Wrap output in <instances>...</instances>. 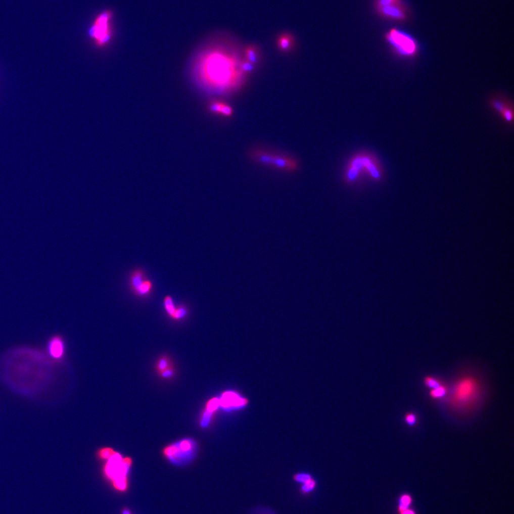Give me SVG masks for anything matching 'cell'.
<instances>
[{
    "label": "cell",
    "mask_w": 514,
    "mask_h": 514,
    "mask_svg": "<svg viewBox=\"0 0 514 514\" xmlns=\"http://www.w3.org/2000/svg\"><path fill=\"white\" fill-rule=\"evenodd\" d=\"M115 451L113 449H110V448L105 447L102 448V449L99 450L97 455L99 458H102V459L108 460L112 455L114 454Z\"/></svg>",
    "instance_id": "cell-23"
},
{
    "label": "cell",
    "mask_w": 514,
    "mask_h": 514,
    "mask_svg": "<svg viewBox=\"0 0 514 514\" xmlns=\"http://www.w3.org/2000/svg\"><path fill=\"white\" fill-rule=\"evenodd\" d=\"M477 392V384L473 379L465 378L460 381L455 387L454 400L457 403L464 404L474 397Z\"/></svg>",
    "instance_id": "cell-7"
},
{
    "label": "cell",
    "mask_w": 514,
    "mask_h": 514,
    "mask_svg": "<svg viewBox=\"0 0 514 514\" xmlns=\"http://www.w3.org/2000/svg\"><path fill=\"white\" fill-rule=\"evenodd\" d=\"M112 14L110 11H104L99 14L90 27V38L99 48L107 46L112 39Z\"/></svg>",
    "instance_id": "cell-3"
},
{
    "label": "cell",
    "mask_w": 514,
    "mask_h": 514,
    "mask_svg": "<svg viewBox=\"0 0 514 514\" xmlns=\"http://www.w3.org/2000/svg\"><path fill=\"white\" fill-rule=\"evenodd\" d=\"M65 341L61 336H53L50 339L48 344V352L53 360L62 361L65 356Z\"/></svg>",
    "instance_id": "cell-9"
},
{
    "label": "cell",
    "mask_w": 514,
    "mask_h": 514,
    "mask_svg": "<svg viewBox=\"0 0 514 514\" xmlns=\"http://www.w3.org/2000/svg\"><path fill=\"white\" fill-rule=\"evenodd\" d=\"M249 155L252 160L257 163L273 167L288 172L297 171L299 166L298 161L290 156L267 150L257 149L252 150Z\"/></svg>",
    "instance_id": "cell-2"
},
{
    "label": "cell",
    "mask_w": 514,
    "mask_h": 514,
    "mask_svg": "<svg viewBox=\"0 0 514 514\" xmlns=\"http://www.w3.org/2000/svg\"><path fill=\"white\" fill-rule=\"evenodd\" d=\"M447 389L446 387L444 385L439 386V387L436 388V389H432L430 392V396H432L433 399H439V398L443 397L446 394Z\"/></svg>",
    "instance_id": "cell-20"
},
{
    "label": "cell",
    "mask_w": 514,
    "mask_h": 514,
    "mask_svg": "<svg viewBox=\"0 0 514 514\" xmlns=\"http://www.w3.org/2000/svg\"><path fill=\"white\" fill-rule=\"evenodd\" d=\"M249 514H276V513L269 507L259 506L251 510Z\"/></svg>",
    "instance_id": "cell-22"
},
{
    "label": "cell",
    "mask_w": 514,
    "mask_h": 514,
    "mask_svg": "<svg viewBox=\"0 0 514 514\" xmlns=\"http://www.w3.org/2000/svg\"><path fill=\"white\" fill-rule=\"evenodd\" d=\"M386 39L400 55L412 56L416 53V41L403 31L396 28L390 29L386 34Z\"/></svg>",
    "instance_id": "cell-4"
},
{
    "label": "cell",
    "mask_w": 514,
    "mask_h": 514,
    "mask_svg": "<svg viewBox=\"0 0 514 514\" xmlns=\"http://www.w3.org/2000/svg\"><path fill=\"white\" fill-rule=\"evenodd\" d=\"M401 514H415V513L414 511H413V510L409 509V508H408V509L405 510H404V511L401 512Z\"/></svg>",
    "instance_id": "cell-28"
},
{
    "label": "cell",
    "mask_w": 514,
    "mask_h": 514,
    "mask_svg": "<svg viewBox=\"0 0 514 514\" xmlns=\"http://www.w3.org/2000/svg\"><path fill=\"white\" fill-rule=\"evenodd\" d=\"M425 384L427 385V387L431 388L432 389H436V388L439 387V386L441 385L439 380L431 377H427V378H425Z\"/></svg>",
    "instance_id": "cell-25"
},
{
    "label": "cell",
    "mask_w": 514,
    "mask_h": 514,
    "mask_svg": "<svg viewBox=\"0 0 514 514\" xmlns=\"http://www.w3.org/2000/svg\"><path fill=\"white\" fill-rule=\"evenodd\" d=\"M411 497L408 495H403L399 500V510L401 512L404 511L405 510H407L409 508L411 504Z\"/></svg>",
    "instance_id": "cell-19"
},
{
    "label": "cell",
    "mask_w": 514,
    "mask_h": 514,
    "mask_svg": "<svg viewBox=\"0 0 514 514\" xmlns=\"http://www.w3.org/2000/svg\"><path fill=\"white\" fill-rule=\"evenodd\" d=\"M256 65L254 64L251 63L250 62L247 61V60H244V61L240 62V69L241 70L242 73L248 74L253 72L255 70Z\"/></svg>",
    "instance_id": "cell-21"
},
{
    "label": "cell",
    "mask_w": 514,
    "mask_h": 514,
    "mask_svg": "<svg viewBox=\"0 0 514 514\" xmlns=\"http://www.w3.org/2000/svg\"><path fill=\"white\" fill-rule=\"evenodd\" d=\"M278 49L284 53H288L293 49L294 39L290 34H283L279 36L277 40Z\"/></svg>",
    "instance_id": "cell-12"
},
{
    "label": "cell",
    "mask_w": 514,
    "mask_h": 514,
    "mask_svg": "<svg viewBox=\"0 0 514 514\" xmlns=\"http://www.w3.org/2000/svg\"><path fill=\"white\" fill-rule=\"evenodd\" d=\"M363 167L372 174L375 177H379V173L371 161L366 156L358 155L351 159V162L348 164L347 171H346V178L348 181H354L359 175L360 171Z\"/></svg>",
    "instance_id": "cell-6"
},
{
    "label": "cell",
    "mask_w": 514,
    "mask_h": 514,
    "mask_svg": "<svg viewBox=\"0 0 514 514\" xmlns=\"http://www.w3.org/2000/svg\"><path fill=\"white\" fill-rule=\"evenodd\" d=\"M219 404V399H214L209 401L208 404H207V411L204 413L203 420H202V425L203 426L207 425L208 424L209 419H210L211 415H212L213 411H215Z\"/></svg>",
    "instance_id": "cell-14"
},
{
    "label": "cell",
    "mask_w": 514,
    "mask_h": 514,
    "mask_svg": "<svg viewBox=\"0 0 514 514\" xmlns=\"http://www.w3.org/2000/svg\"><path fill=\"white\" fill-rule=\"evenodd\" d=\"M246 60L257 65L260 60V51L257 46L250 45L247 46L245 51Z\"/></svg>",
    "instance_id": "cell-13"
},
{
    "label": "cell",
    "mask_w": 514,
    "mask_h": 514,
    "mask_svg": "<svg viewBox=\"0 0 514 514\" xmlns=\"http://www.w3.org/2000/svg\"><path fill=\"white\" fill-rule=\"evenodd\" d=\"M164 307L168 316L172 318L174 312H175L176 306L174 304V300H173L172 297L171 296H166L164 297Z\"/></svg>",
    "instance_id": "cell-15"
},
{
    "label": "cell",
    "mask_w": 514,
    "mask_h": 514,
    "mask_svg": "<svg viewBox=\"0 0 514 514\" xmlns=\"http://www.w3.org/2000/svg\"><path fill=\"white\" fill-rule=\"evenodd\" d=\"M188 314L189 309L188 306L184 305V304H180V305L176 306L175 312H174V316L171 318L176 320V321H179V320L184 319L185 317H186Z\"/></svg>",
    "instance_id": "cell-16"
},
{
    "label": "cell",
    "mask_w": 514,
    "mask_h": 514,
    "mask_svg": "<svg viewBox=\"0 0 514 514\" xmlns=\"http://www.w3.org/2000/svg\"><path fill=\"white\" fill-rule=\"evenodd\" d=\"M129 286L131 292L140 298L150 297L153 292V283L147 278L146 273L142 269L134 270L129 275Z\"/></svg>",
    "instance_id": "cell-5"
},
{
    "label": "cell",
    "mask_w": 514,
    "mask_h": 514,
    "mask_svg": "<svg viewBox=\"0 0 514 514\" xmlns=\"http://www.w3.org/2000/svg\"><path fill=\"white\" fill-rule=\"evenodd\" d=\"M381 16L389 20L404 22L407 18V12L401 1L377 8Z\"/></svg>",
    "instance_id": "cell-8"
},
{
    "label": "cell",
    "mask_w": 514,
    "mask_h": 514,
    "mask_svg": "<svg viewBox=\"0 0 514 514\" xmlns=\"http://www.w3.org/2000/svg\"><path fill=\"white\" fill-rule=\"evenodd\" d=\"M401 1V0H377L376 1V8H382V7L387 6V5L393 4V3H397V2Z\"/></svg>",
    "instance_id": "cell-26"
},
{
    "label": "cell",
    "mask_w": 514,
    "mask_h": 514,
    "mask_svg": "<svg viewBox=\"0 0 514 514\" xmlns=\"http://www.w3.org/2000/svg\"><path fill=\"white\" fill-rule=\"evenodd\" d=\"M311 479H313L312 477L309 474H297L294 477V480L296 482L300 483V484H302L309 482Z\"/></svg>",
    "instance_id": "cell-24"
},
{
    "label": "cell",
    "mask_w": 514,
    "mask_h": 514,
    "mask_svg": "<svg viewBox=\"0 0 514 514\" xmlns=\"http://www.w3.org/2000/svg\"><path fill=\"white\" fill-rule=\"evenodd\" d=\"M405 420L407 425L413 426L416 423V416L413 413H408L405 416Z\"/></svg>",
    "instance_id": "cell-27"
},
{
    "label": "cell",
    "mask_w": 514,
    "mask_h": 514,
    "mask_svg": "<svg viewBox=\"0 0 514 514\" xmlns=\"http://www.w3.org/2000/svg\"><path fill=\"white\" fill-rule=\"evenodd\" d=\"M235 67V61L230 55L220 50H211L197 62V74L205 85L223 90L231 84Z\"/></svg>",
    "instance_id": "cell-1"
},
{
    "label": "cell",
    "mask_w": 514,
    "mask_h": 514,
    "mask_svg": "<svg viewBox=\"0 0 514 514\" xmlns=\"http://www.w3.org/2000/svg\"><path fill=\"white\" fill-rule=\"evenodd\" d=\"M246 404L245 399H242L240 396L233 393H225L222 396L221 400H219V404L226 409H229L231 408L240 407L242 405Z\"/></svg>",
    "instance_id": "cell-10"
},
{
    "label": "cell",
    "mask_w": 514,
    "mask_h": 514,
    "mask_svg": "<svg viewBox=\"0 0 514 514\" xmlns=\"http://www.w3.org/2000/svg\"><path fill=\"white\" fill-rule=\"evenodd\" d=\"M209 110L214 114H220L224 117H231L233 114L232 107L224 102L215 101L211 102Z\"/></svg>",
    "instance_id": "cell-11"
},
{
    "label": "cell",
    "mask_w": 514,
    "mask_h": 514,
    "mask_svg": "<svg viewBox=\"0 0 514 514\" xmlns=\"http://www.w3.org/2000/svg\"><path fill=\"white\" fill-rule=\"evenodd\" d=\"M316 487V482H315L314 479H311L309 482L303 484L302 487L300 489L301 494L302 495H306L310 494Z\"/></svg>",
    "instance_id": "cell-18"
},
{
    "label": "cell",
    "mask_w": 514,
    "mask_h": 514,
    "mask_svg": "<svg viewBox=\"0 0 514 514\" xmlns=\"http://www.w3.org/2000/svg\"><path fill=\"white\" fill-rule=\"evenodd\" d=\"M170 366H171L170 360L168 359L166 356H163V357L161 358V359L159 360L158 363H157V371H158L161 375L162 372L166 371V370L169 369V368H171Z\"/></svg>",
    "instance_id": "cell-17"
}]
</instances>
